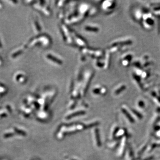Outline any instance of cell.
Wrapping results in <instances>:
<instances>
[{
  "label": "cell",
  "mask_w": 160,
  "mask_h": 160,
  "mask_svg": "<svg viewBox=\"0 0 160 160\" xmlns=\"http://www.w3.org/2000/svg\"><path fill=\"white\" fill-rule=\"evenodd\" d=\"M45 57L48 61L53 65L61 66L63 64L62 60L58 55L54 53H48L46 54Z\"/></svg>",
  "instance_id": "cell-1"
},
{
  "label": "cell",
  "mask_w": 160,
  "mask_h": 160,
  "mask_svg": "<svg viewBox=\"0 0 160 160\" xmlns=\"http://www.w3.org/2000/svg\"><path fill=\"white\" fill-rule=\"evenodd\" d=\"M84 126L81 125H78V126H73L70 127H64L63 128L61 131H60V133H59V136L61 137V136H63L64 134H66V133H72L73 132H74L75 131H79L80 130H82L83 128H84Z\"/></svg>",
  "instance_id": "cell-2"
},
{
  "label": "cell",
  "mask_w": 160,
  "mask_h": 160,
  "mask_svg": "<svg viewBox=\"0 0 160 160\" xmlns=\"http://www.w3.org/2000/svg\"><path fill=\"white\" fill-rule=\"evenodd\" d=\"M84 30L88 33H96L100 30L99 26L94 24H88L85 26L84 27Z\"/></svg>",
  "instance_id": "cell-3"
},
{
  "label": "cell",
  "mask_w": 160,
  "mask_h": 160,
  "mask_svg": "<svg viewBox=\"0 0 160 160\" xmlns=\"http://www.w3.org/2000/svg\"><path fill=\"white\" fill-rule=\"evenodd\" d=\"M72 37H74V38L75 41V42L76 43L78 44V45L80 46H86V41L83 40L82 38L80 37V36H79V35L74 33L72 34Z\"/></svg>",
  "instance_id": "cell-4"
},
{
  "label": "cell",
  "mask_w": 160,
  "mask_h": 160,
  "mask_svg": "<svg viewBox=\"0 0 160 160\" xmlns=\"http://www.w3.org/2000/svg\"><path fill=\"white\" fill-rule=\"evenodd\" d=\"M84 113H85V112L83 111H78V112H73L72 113H71L68 116H67L66 118L68 119H70L71 118H73V117H76V116L84 114Z\"/></svg>",
  "instance_id": "cell-5"
},
{
  "label": "cell",
  "mask_w": 160,
  "mask_h": 160,
  "mask_svg": "<svg viewBox=\"0 0 160 160\" xmlns=\"http://www.w3.org/2000/svg\"><path fill=\"white\" fill-rule=\"evenodd\" d=\"M106 89L104 87H96L94 89H93V92L95 94H98V93H104L105 92H106Z\"/></svg>",
  "instance_id": "cell-6"
},
{
  "label": "cell",
  "mask_w": 160,
  "mask_h": 160,
  "mask_svg": "<svg viewBox=\"0 0 160 160\" xmlns=\"http://www.w3.org/2000/svg\"><path fill=\"white\" fill-rule=\"evenodd\" d=\"M95 136L96 141L97 142V145L98 146H101V141H100V139L99 135V133L97 129L95 130Z\"/></svg>",
  "instance_id": "cell-7"
},
{
  "label": "cell",
  "mask_w": 160,
  "mask_h": 160,
  "mask_svg": "<svg viewBox=\"0 0 160 160\" xmlns=\"http://www.w3.org/2000/svg\"><path fill=\"white\" fill-rule=\"evenodd\" d=\"M122 112H123L126 115V117L128 118V119L129 120V121H130L131 122H132V123H134V119H133V118H132V117L130 116V113H129L127 111H126V110L125 109H123H123H122Z\"/></svg>",
  "instance_id": "cell-8"
},
{
  "label": "cell",
  "mask_w": 160,
  "mask_h": 160,
  "mask_svg": "<svg viewBox=\"0 0 160 160\" xmlns=\"http://www.w3.org/2000/svg\"><path fill=\"white\" fill-rule=\"evenodd\" d=\"M126 89V86H124V85L121 86V87H120L119 88V89H117L115 91V94H116V95L119 94V93H121V92L123 91L124 89Z\"/></svg>",
  "instance_id": "cell-9"
},
{
  "label": "cell",
  "mask_w": 160,
  "mask_h": 160,
  "mask_svg": "<svg viewBox=\"0 0 160 160\" xmlns=\"http://www.w3.org/2000/svg\"><path fill=\"white\" fill-rule=\"evenodd\" d=\"M146 22L147 23V24L149 25V26H153V25L154 24V20L152 19L151 18H149L146 19Z\"/></svg>",
  "instance_id": "cell-10"
},
{
  "label": "cell",
  "mask_w": 160,
  "mask_h": 160,
  "mask_svg": "<svg viewBox=\"0 0 160 160\" xmlns=\"http://www.w3.org/2000/svg\"><path fill=\"white\" fill-rule=\"evenodd\" d=\"M133 112L136 115L137 117H138V118H139L141 119V118H142V115H141L140 113H139L138 112H137L135 110H133Z\"/></svg>",
  "instance_id": "cell-11"
},
{
  "label": "cell",
  "mask_w": 160,
  "mask_h": 160,
  "mask_svg": "<svg viewBox=\"0 0 160 160\" xmlns=\"http://www.w3.org/2000/svg\"><path fill=\"white\" fill-rule=\"evenodd\" d=\"M138 105L140 107H144V106H145V104L143 102L140 101L138 102Z\"/></svg>",
  "instance_id": "cell-12"
},
{
  "label": "cell",
  "mask_w": 160,
  "mask_h": 160,
  "mask_svg": "<svg viewBox=\"0 0 160 160\" xmlns=\"http://www.w3.org/2000/svg\"><path fill=\"white\" fill-rule=\"evenodd\" d=\"M158 145V146H160V145Z\"/></svg>",
  "instance_id": "cell-13"
}]
</instances>
